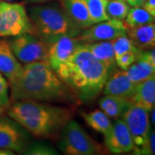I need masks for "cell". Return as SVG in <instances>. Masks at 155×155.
<instances>
[{
  "mask_svg": "<svg viewBox=\"0 0 155 155\" xmlns=\"http://www.w3.org/2000/svg\"><path fill=\"white\" fill-rule=\"evenodd\" d=\"M80 115L86 124L95 131L102 134L104 136L110 132L112 127V122L110 117L103 110H95L91 112H81Z\"/></svg>",
  "mask_w": 155,
  "mask_h": 155,
  "instance_id": "ffe728a7",
  "label": "cell"
},
{
  "mask_svg": "<svg viewBox=\"0 0 155 155\" xmlns=\"http://www.w3.org/2000/svg\"><path fill=\"white\" fill-rule=\"evenodd\" d=\"M135 85L127 77L125 70H116L108 78L102 93L130 101L134 92Z\"/></svg>",
  "mask_w": 155,
  "mask_h": 155,
  "instance_id": "4fadbf2b",
  "label": "cell"
},
{
  "mask_svg": "<svg viewBox=\"0 0 155 155\" xmlns=\"http://www.w3.org/2000/svg\"><path fill=\"white\" fill-rule=\"evenodd\" d=\"M61 5L71 22L79 29L83 30L93 24L84 0H61Z\"/></svg>",
  "mask_w": 155,
  "mask_h": 155,
  "instance_id": "5bb4252c",
  "label": "cell"
},
{
  "mask_svg": "<svg viewBox=\"0 0 155 155\" xmlns=\"http://www.w3.org/2000/svg\"><path fill=\"white\" fill-rule=\"evenodd\" d=\"M126 35L135 48L148 50L155 46V24L151 22L138 27L127 28Z\"/></svg>",
  "mask_w": 155,
  "mask_h": 155,
  "instance_id": "e0dca14e",
  "label": "cell"
},
{
  "mask_svg": "<svg viewBox=\"0 0 155 155\" xmlns=\"http://www.w3.org/2000/svg\"><path fill=\"white\" fill-rule=\"evenodd\" d=\"M89 16L93 24L106 21L109 18L106 14L107 0H84Z\"/></svg>",
  "mask_w": 155,
  "mask_h": 155,
  "instance_id": "cb8c5ba5",
  "label": "cell"
},
{
  "mask_svg": "<svg viewBox=\"0 0 155 155\" xmlns=\"http://www.w3.org/2000/svg\"><path fill=\"white\" fill-rule=\"evenodd\" d=\"M14 151L9 149H0V155H13Z\"/></svg>",
  "mask_w": 155,
  "mask_h": 155,
  "instance_id": "d6a6232c",
  "label": "cell"
},
{
  "mask_svg": "<svg viewBox=\"0 0 155 155\" xmlns=\"http://www.w3.org/2000/svg\"><path fill=\"white\" fill-rule=\"evenodd\" d=\"M122 117L131 134L134 145V150L142 147L146 144L151 131L149 113L144 109L131 104Z\"/></svg>",
  "mask_w": 155,
  "mask_h": 155,
  "instance_id": "ba28073f",
  "label": "cell"
},
{
  "mask_svg": "<svg viewBox=\"0 0 155 155\" xmlns=\"http://www.w3.org/2000/svg\"><path fill=\"white\" fill-rule=\"evenodd\" d=\"M15 56L22 64L48 61L49 44L31 34L15 36L8 41Z\"/></svg>",
  "mask_w": 155,
  "mask_h": 155,
  "instance_id": "52a82bcc",
  "label": "cell"
},
{
  "mask_svg": "<svg viewBox=\"0 0 155 155\" xmlns=\"http://www.w3.org/2000/svg\"><path fill=\"white\" fill-rule=\"evenodd\" d=\"M127 77L137 84L154 75L155 67L143 60H137L125 70Z\"/></svg>",
  "mask_w": 155,
  "mask_h": 155,
  "instance_id": "44dd1931",
  "label": "cell"
},
{
  "mask_svg": "<svg viewBox=\"0 0 155 155\" xmlns=\"http://www.w3.org/2000/svg\"><path fill=\"white\" fill-rule=\"evenodd\" d=\"M81 44L83 43L77 36H63L49 44L48 62L50 67L55 71Z\"/></svg>",
  "mask_w": 155,
  "mask_h": 155,
  "instance_id": "7c38bea8",
  "label": "cell"
},
{
  "mask_svg": "<svg viewBox=\"0 0 155 155\" xmlns=\"http://www.w3.org/2000/svg\"><path fill=\"white\" fill-rule=\"evenodd\" d=\"M130 6L126 1L122 0H107L106 14L109 19L123 22L127 17Z\"/></svg>",
  "mask_w": 155,
  "mask_h": 155,
  "instance_id": "603a6c76",
  "label": "cell"
},
{
  "mask_svg": "<svg viewBox=\"0 0 155 155\" xmlns=\"http://www.w3.org/2000/svg\"><path fill=\"white\" fill-rule=\"evenodd\" d=\"M55 72L81 104L96 99L103 92L108 78L113 72L97 60L84 43L78 47Z\"/></svg>",
  "mask_w": 155,
  "mask_h": 155,
  "instance_id": "7a4b0ae2",
  "label": "cell"
},
{
  "mask_svg": "<svg viewBox=\"0 0 155 155\" xmlns=\"http://www.w3.org/2000/svg\"><path fill=\"white\" fill-rule=\"evenodd\" d=\"M11 100L9 96V83L5 76L0 73V109L7 110Z\"/></svg>",
  "mask_w": 155,
  "mask_h": 155,
  "instance_id": "83f0119b",
  "label": "cell"
},
{
  "mask_svg": "<svg viewBox=\"0 0 155 155\" xmlns=\"http://www.w3.org/2000/svg\"><path fill=\"white\" fill-rule=\"evenodd\" d=\"M131 104L144 109L149 113L155 106V77L153 75L149 78L137 84Z\"/></svg>",
  "mask_w": 155,
  "mask_h": 155,
  "instance_id": "2e32d148",
  "label": "cell"
},
{
  "mask_svg": "<svg viewBox=\"0 0 155 155\" xmlns=\"http://www.w3.org/2000/svg\"><path fill=\"white\" fill-rule=\"evenodd\" d=\"M48 1H51V0H24V2L28 4H43Z\"/></svg>",
  "mask_w": 155,
  "mask_h": 155,
  "instance_id": "1f68e13d",
  "label": "cell"
},
{
  "mask_svg": "<svg viewBox=\"0 0 155 155\" xmlns=\"http://www.w3.org/2000/svg\"><path fill=\"white\" fill-rule=\"evenodd\" d=\"M140 49L135 52H127L122 55L118 56L116 58V67H119L121 70H126L127 67H129L133 63L137 61V55Z\"/></svg>",
  "mask_w": 155,
  "mask_h": 155,
  "instance_id": "4316f807",
  "label": "cell"
},
{
  "mask_svg": "<svg viewBox=\"0 0 155 155\" xmlns=\"http://www.w3.org/2000/svg\"><path fill=\"white\" fill-rule=\"evenodd\" d=\"M30 141L28 131L15 120L0 116V149L22 153Z\"/></svg>",
  "mask_w": 155,
  "mask_h": 155,
  "instance_id": "9c48e42d",
  "label": "cell"
},
{
  "mask_svg": "<svg viewBox=\"0 0 155 155\" xmlns=\"http://www.w3.org/2000/svg\"><path fill=\"white\" fill-rule=\"evenodd\" d=\"M151 113V116H150V118H151V122L153 123V125H154L155 123V117H154V113H155V109H152V110L150 111Z\"/></svg>",
  "mask_w": 155,
  "mask_h": 155,
  "instance_id": "836d02e7",
  "label": "cell"
},
{
  "mask_svg": "<svg viewBox=\"0 0 155 155\" xmlns=\"http://www.w3.org/2000/svg\"><path fill=\"white\" fill-rule=\"evenodd\" d=\"M5 111V110H3V109H0V116H1V115H3V113H4Z\"/></svg>",
  "mask_w": 155,
  "mask_h": 155,
  "instance_id": "e575fe53",
  "label": "cell"
},
{
  "mask_svg": "<svg viewBox=\"0 0 155 155\" xmlns=\"http://www.w3.org/2000/svg\"><path fill=\"white\" fill-rule=\"evenodd\" d=\"M112 41H113V49L115 53V58L127 52H135L139 50L137 48L134 46L130 39L127 36V35L118 36L116 39L112 40Z\"/></svg>",
  "mask_w": 155,
  "mask_h": 155,
  "instance_id": "d4e9b609",
  "label": "cell"
},
{
  "mask_svg": "<svg viewBox=\"0 0 155 155\" xmlns=\"http://www.w3.org/2000/svg\"><path fill=\"white\" fill-rule=\"evenodd\" d=\"M11 101H38L46 103H68L78 100L50 67L48 61H37L22 66L14 79L9 82Z\"/></svg>",
  "mask_w": 155,
  "mask_h": 155,
  "instance_id": "6da1fadb",
  "label": "cell"
},
{
  "mask_svg": "<svg viewBox=\"0 0 155 155\" xmlns=\"http://www.w3.org/2000/svg\"><path fill=\"white\" fill-rule=\"evenodd\" d=\"M2 1H6V2H14L16 0H2Z\"/></svg>",
  "mask_w": 155,
  "mask_h": 155,
  "instance_id": "d590c367",
  "label": "cell"
},
{
  "mask_svg": "<svg viewBox=\"0 0 155 155\" xmlns=\"http://www.w3.org/2000/svg\"><path fill=\"white\" fill-rule=\"evenodd\" d=\"M84 44L97 60L106 65L112 72L116 71L117 67L116 65V58L112 41H104Z\"/></svg>",
  "mask_w": 155,
  "mask_h": 155,
  "instance_id": "ac0fdd59",
  "label": "cell"
},
{
  "mask_svg": "<svg viewBox=\"0 0 155 155\" xmlns=\"http://www.w3.org/2000/svg\"><path fill=\"white\" fill-rule=\"evenodd\" d=\"M122 1H127V0H122Z\"/></svg>",
  "mask_w": 155,
  "mask_h": 155,
  "instance_id": "8d00e7d4",
  "label": "cell"
},
{
  "mask_svg": "<svg viewBox=\"0 0 155 155\" xmlns=\"http://www.w3.org/2000/svg\"><path fill=\"white\" fill-rule=\"evenodd\" d=\"M141 7L145 11H147L150 15L155 17V0H146Z\"/></svg>",
  "mask_w": 155,
  "mask_h": 155,
  "instance_id": "f546056e",
  "label": "cell"
},
{
  "mask_svg": "<svg viewBox=\"0 0 155 155\" xmlns=\"http://www.w3.org/2000/svg\"><path fill=\"white\" fill-rule=\"evenodd\" d=\"M130 105L131 102L129 100L110 95H104V97L99 100L101 110L109 117L113 119L122 117Z\"/></svg>",
  "mask_w": 155,
  "mask_h": 155,
  "instance_id": "d6986e66",
  "label": "cell"
},
{
  "mask_svg": "<svg viewBox=\"0 0 155 155\" xmlns=\"http://www.w3.org/2000/svg\"><path fill=\"white\" fill-rule=\"evenodd\" d=\"M7 115L35 137L52 138L72 119L71 109L38 101H15L7 108Z\"/></svg>",
  "mask_w": 155,
  "mask_h": 155,
  "instance_id": "3957f363",
  "label": "cell"
},
{
  "mask_svg": "<svg viewBox=\"0 0 155 155\" xmlns=\"http://www.w3.org/2000/svg\"><path fill=\"white\" fill-rule=\"evenodd\" d=\"M28 15L32 25L31 35L48 44L63 36H77L81 32L58 4L33 6Z\"/></svg>",
  "mask_w": 155,
  "mask_h": 155,
  "instance_id": "277c9868",
  "label": "cell"
},
{
  "mask_svg": "<svg viewBox=\"0 0 155 155\" xmlns=\"http://www.w3.org/2000/svg\"><path fill=\"white\" fill-rule=\"evenodd\" d=\"M123 35H126V28L123 22L108 19L81 30L77 37L82 43H91L112 41Z\"/></svg>",
  "mask_w": 155,
  "mask_h": 155,
  "instance_id": "30bf717a",
  "label": "cell"
},
{
  "mask_svg": "<svg viewBox=\"0 0 155 155\" xmlns=\"http://www.w3.org/2000/svg\"><path fill=\"white\" fill-rule=\"evenodd\" d=\"M105 137V147L115 154H122L134 149L133 140L125 122L118 119L112 124L110 132Z\"/></svg>",
  "mask_w": 155,
  "mask_h": 155,
  "instance_id": "8fae6325",
  "label": "cell"
},
{
  "mask_svg": "<svg viewBox=\"0 0 155 155\" xmlns=\"http://www.w3.org/2000/svg\"><path fill=\"white\" fill-rule=\"evenodd\" d=\"M21 69L22 64L14 54L9 41L5 39H0V73L9 83L17 77Z\"/></svg>",
  "mask_w": 155,
  "mask_h": 155,
  "instance_id": "9a60e30c",
  "label": "cell"
},
{
  "mask_svg": "<svg viewBox=\"0 0 155 155\" xmlns=\"http://www.w3.org/2000/svg\"><path fill=\"white\" fill-rule=\"evenodd\" d=\"M146 0H127V5L131 7H141Z\"/></svg>",
  "mask_w": 155,
  "mask_h": 155,
  "instance_id": "4dcf8cb0",
  "label": "cell"
},
{
  "mask_svg": "<svg viewBox=\"0 0 155 155\" xmlns=\"http://www.w3.org/2000/svg\"><path fill=\"white\" fill-rule=\"evenodd\" d=\"M32 34V25L23 3L0 0V37Z\"/></svg>",
  "mask_w": 155,
  "mask_h": 155,
  "instance_id": "8992f818",
  "label": "cell"
},
{
  "mask_svg": "<svg viewBox=\"0 0 155 155\" xmlns=\"http://www.w3.org/2000/svg\"><path fill=\"white\" fill-rule=\"evenodd\" d=\"M59 148L67 155L105 154L103 145L91 138L82 126L74 120H70L61 131Z\"/></svg>",
  "mask_w": 155,
  "mask_h": 155,
  "instance_id": "5b68a950",
  "label": "cell"
},
{
  "mask_svg": "<svg viewBox=\"0 0 155 155\" xmlns=\"http://www.w3.org/2000/svg\"><path fill=\"white\" fill-rule=\"evenodd\" d=\"M22 154L28 155H54L58 154L56 150L50 145L43 142H35L28 145V147L22 153Z\"/></svg>",
  "mask_w": 155,
  "mask_h": 155,
  "instance_id": "484cf974",
  "label": "cell"
},
{
  "mask_svg": "<svg viewBox=\"0 0 155 155\" xmlns=\"http://www.w3.org/2000/svg\"><path fill=\"white\" fill-rule=\"evenodd\" d=\"M155 132L154 130H151L150 131L148 139L146 142V144L139 148V149L134 150V154L139 155H152L154 154V148H155Z\"/></svg>",
  "mask_w": 155,
  "mask_h": 155,
  "instance_id": "f1b7e54d",
  "label": "cell"
},
{
  "mask_svg": "<svg viewBox=\"0 0 155 155\" xmlns=\"http://www.w3.org/2000/svg\"><path fill=\"white\" fill-rule=\"evenodd\" d=\"M151 22H154V17L150 15L142 7L130 8L127 12V17L123 21L126 29L141 26Z\"/></svg>",
  "mask_w": 155,
  "mask_h": 155,
  "instance_id": "7402d4cb",
  "label": "cell"
}]
</instances>
